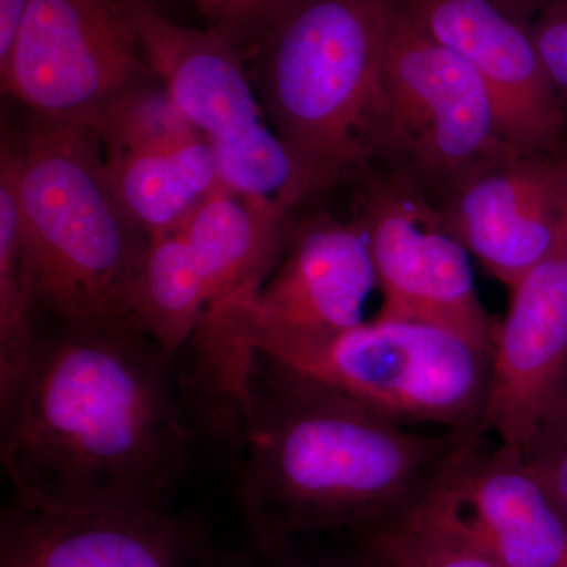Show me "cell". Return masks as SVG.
<instances>
[{
	"label": "cell",
	"mask_w": 567,
	"mask_h": 567,
	"mask_svg": "<svg viewBox=\"0 0 567 567\" xmlns=\"http://www.w3.org/2000/svg\"><path fill=\"white\" fill-rule=\"evenodd\" d=\"M517 20L532 22L537 14L557 0H491Z\"/></svg>",
	"instance_id": "cell-24"
},
{
	"label": "cell",
	"mask_w": 567,
	"mask_h": 567,
	"mask_svg": "<svg viewBox=\"0 0 567 567\" xmlns=\"http://www.w3.org/2000/svg\"><path fill=\"white\" fill-rule=\"evenodd\" d=\"M2 141L13 158L22 241L43 320L130 323L151 237L118 203L95 132L31 114Z\"/></svg>",
	"instance_id": "cell-4"
},
{
	"label": "cell",
	"mask_w": 567,
	"mask_h": 567,
	"mask_svg": "<svg viewBox=\"0 0 567 567\" xmlns=\"http://www.w3.org/2000/svg\"><path fill=\"white\" fill-rule=\"evenodd\" d=\"M511 292L495 328L484 432L524 453L567 417V213L554 248Z\"/></svg>",
	"instance_id": "cell-12"
},
{
	"label": "cell",
	"mask_w": 567,
	"mask_h": 567,
	"mask_svg": "<svg viewBox=\"0 0 567 567\" xmlns=\"http://www.w3.org/2000/svg\"><path fill=\"white\" fill-rule=\"evenodd\" d=\"M346 533L368 567H502L409 511Z\"/></svg>",
	"instance_id": "cell-19"
},
{
	"label": "cell",
	"mask_w": 567,
	"mask_h": 567,
	"mask_svg": "<svg viewBox=\"0 0 567 567\" xmlns=\"http://www.w3.org/2000/svg\"><path fill=\"white\" fill-rule=\"evenodd\" d=\"M208 28L230 37L241 48L262 29L282 0H189Z\"/></svg>",
	"instance_id": "cell-21"
},
{
	"label": "cell",
	"mask_w": 567,
	"mask_h": 567,
	"mask_svg": "<svg viewBox=\"0 0 567 567\" xmlns=\"http://www.w3.org/2000/svg\"><path fill=\"white\" fill-rule=\"evenodd\" d=\"M475 434L409 511L502 567H567V524L524 453Z\"/></svg>",
	"instance_id": "cell-10"
},
{
	"label": "cell",
	"mask_w": 567,
	"mask_h": 567,
	"mask_svg": "<svg viewBox=\"0 0 567 567\" xmlns=\"http://www.w3.org/2000/svg\"><path fill=\"white\" fill-rule=\"evenodd\" d=\"M289 212L274 200L241 196L218 185L189 213L181 229L203 275L207 312L262 286L292 233Z\"/></svg>",
	"instance_id": "cell-15"
},
{
	"label": "cell",
	"mask_w": 567,
	"mask_h": 567,
	"mask_svg": "<svg viewBox=\"0 0 567 567\" xmlns=\"http://www.w3.org/2000/svg\"><path fill=\"white\" fill-rule=\"evenodd\" d=\"M207 311L203 275L181 227L151 238L130 300V323L164 353L178 357Z\"/></svg>",
	"instance_id": "cell-18"
},
{
	"label": "cell",
	"mask_w": 567,
	"mask_h": 567,
	"mask_svg": "<svg viewBox=\"0 0 567 567\" xmlns=\"http://www.w3.org/2000/svg\"><path fill=\"white\" fill-rule=\"evenodd\" d=\"M152 78L118 0H32L0 69L3 93L31 114L92 130Z\"/></svg>",
	"instance_id": "cell-8"
},
{
	"label": "cell",
	"mask_w": 567,
	"mask_h": 567,
	"mask_svg": "<svg viewBox=\"0 0 567 567\" xmlns=\"http://www.w3.org/2000/svg\"><path fill=\"white\" fill-rule=\"evenodd\" d=\"M265 350L402 424L484 432L494 344L423 320L377 316L330 336Z\"/></svg>",
	"instance_id": "cell-5"
},
{
	"label": "cell",
	"mask_w": 567,
	"mask_h": 567,
	"mask_svg": "<svg viewBox=\"0 0 567 567\" xmlns=\"http://www.w3.org/2000/svg\"><path fill=\"white\" fill-rule=\"evenodd\" d=\"M421 434L275 354L249 349L237 404V495L252 546L406 513L470 436Z\"/></svg>",
	"instance_id": "cell-2"
},
{
	"label": "cell",
	"mask_w": 567,
	"mask_h": 567,
	"mask_svg": "<svg viewBox=\"0 0 567 567\" xmlns=\"http://www.w3.org/2000/svg\"><path fill=\"white\" fill-rule=\"evenodd\" d=\"M39 300L24 241L9 145L0 152V420L9 415L39 344Z\"/></svg>",
	"instance_id": "cell-17"
},
{
	"label": "cell",
	"mask_w": 567,
	"mask_h": 567,
	"mask_svg": "<svg viewBox=\"0 0 567 567\" xmlns=\"http://www.w3.org/2000/svg\"><path fill=\"white\" fill-rule=\"evenodd\" d=\"M524 456L567 524V417L537 436Z\"/></svg>",
	"instance_id": "cell-23"
},
{
	"label": "cell",
	"mask_w": 567,
	"mask_h": 567,
	"mask_svg": "<svg viewBox=\"0 0 567 567\" xmlns=\"http://www.w3.org/2000/svg\"><path fill=\"white\" fill-rule=\"evenodd\" d=\"M308 537L286 540L271 547L249 544L244 554H224L219 567H368L357 551L309 548Z\"/></svg>",
	"instance_id": "cell-20"
},
{
	"label": "cell",
	"mask_w": 567,
	"mask_h": 567,
	"mask_svg": "<svg viewBox=\"0 0 567 567\" xmlns=\"http://www.w3.org/2000/svg\"><path fill=\"white\" fill-rule=\"evenodd\" d=\"M513 153L476 71L417 29L394 0L375 163L412 178L439 205L466 178Z\"/></svg>",
	"instance_id": "cell-6"
},
{
	"label": "cell",
	"mask_w": 567,
	"mask_h": 567,
	"mask_svg": "<svg viewBox=\"0 0 567 567\" xmlns=\"http://www.w3.org/2000/svg\"><path fill=\"white\" fill-rule=\"evenodd\" d=\"M533 39L548 80L567 114V0H557L532 21Z\"/></svg>",
	"instance_id": "cell-22"
},
{
	"label": "cell",
	"mask_w": 567,
	"mask_h": 567,
	"mask_svg": "<svg viewBox=\"0 0 567 567\" xmlns=\"http://www.w3.org/2000/svg\"><path fill=\"white\" fill-rule=\"evenodd\" d=\"M436 207L458 244L511 289L557 241L567 213V155L513 153Z\"/></svg>",
	"instance_id": "cell-14"
},
{
	"label": "cell",
	"mask_w": 567,
	"mask_h": 567,
	"mask_svg": "<svg viewBox=\"0 0 567 567\" xmlns=\"http://www.w3.org/2000/svg\"><path fill=\"white\" fill-rule=\"evenodd\" d=\"M394 0H282L249 41L265 117L292 156L305 200L375 164Z\"/></svg>",
	"instance_id": "cell-3"
},
{
	"label": "cell",
	"mask_w": 567,
	"mask_h": 567,
	"mask_svg": "<svg viewBox=\"0 0 567 567\" xmlns=\"http://www.w3.org/2000/svg\"><path fill=\"white\" fill-rule=\"evenodd\" d=\"M103 156L118 203L151 238L178 229L221 185L215 153L203 134Z\"/></svg>",
	"instance_id": "cell-16"
},
{
	"label": "cell",
	"mask_w": 567,
	"mask_h": 567,
	"mask_svg": "<svg viewBox=\"0 0 567 567\" xmlns=\"http://www.w3.org/2000/svg\"><path fill=\"white\" fill-rule=\"evenodd\" d=\"M224 551L192 511L55 509L13 498L0 567H219Z\"/></svg>",
	"instance_id": "cell-11"
},
{
	"label": "cell",
	"mask_w": 567,
	"mask_h": 567,
	"mask_svg": "<svg viewBox=\"0 0 567 567\" xmlns=\"http://www.w3.org/2000/svg\"><path fill=\"white\" fill-rule=\"evenodd\" d=\"M178 357L133 324H41L13 409L0 420L13 498L55 509L181 507L200 425Z\"/></svg>",
	"instance_id": "cell-1"
},
{
	"label": "cell",
	"mask_w": 567,
	"mask_h": 567,
	"mask_svg": "<svg viewBox=\"0 0 567 567\" xmlns=\"http://www.w3.org/2000/svg\"><path fill=\"white\" fill-rule=\"evenodd\" d=\"M118 3L171 102L212 145L221 185L241 196L297 203L300 175L257 102L240 47L215 29L175 24L151 0Z\"/></svg>",
	"instance_id": "cell-7"
},
{
	"label": "cell",
	"mask_w": 567,
	"mask_h": 567,
	"mask_svg": "<svg viewBox=\"0 0 567 567\" xmlns=\"http://www.w3.org/2000/svg\"><path fill=\"white\" fill-rule=\"evenodd\" d=\"M417 29L483 80L503 133L522 155H567V114L540 61L532 22L491 0H395Z\"/></svg>",
	"instance_id": "cell-13"
},
{
	"label": "cell",
	"mask_w": 567,
	"mask_h": 567,
	"mask_svg": "<svg viewBox=\"0 0 567 567\" xmlns=\"http://www.w3.org/2000/svg\"><path fill=\"white\" fill-rule=\"evenodd\" d=\"M360 223L383 297L380 316L443 324L494 344L496 322L477 295L468 251L412 178L371 171Z\"/></svg>",
	"instance_id": "cell-9"
}]
</instances>
